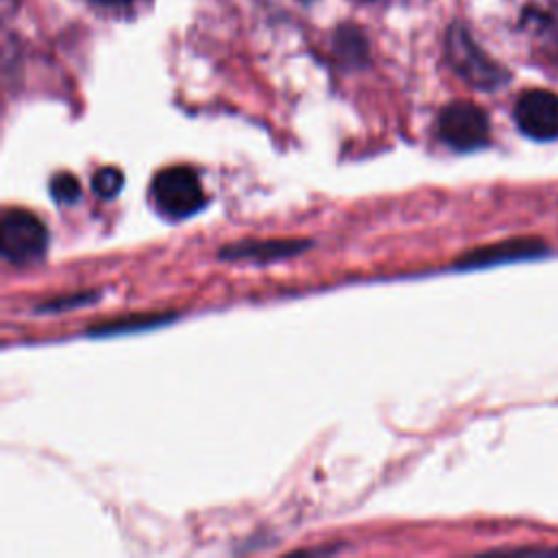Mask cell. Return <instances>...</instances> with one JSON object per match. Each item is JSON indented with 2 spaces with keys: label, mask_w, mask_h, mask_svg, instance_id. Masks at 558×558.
<instances>
[{
  "label": "cell",
  "mask_w": 558,
  "mask_h": 558,
  "mask_svg": "<svg viewBox=\"0 0 558 558\" xmlns=\"http://www.w3.org/2000/svg\"><path fill=\"white\" fill-rule=\"evenodd\" d=\"M150 196L159 214L172 220L192 216L207 201L198 172L190 166H170L157 172L150 183Z\"/></svg>",
  "instance_id": "cell-1"
},
{
  "label": "cell",
  "mask_w": 558,
  "mask_h": 558,
  "mask_svg": "<svg viewBox=\"0 0 558 558\" xmlns=\"http://www.w3.org/2000/svg\"><path fill=\"white\" fill-rule=\"evenodd\" d=\"M48 248L46 225L28 209H7L0 222V253L11 264H33Z\"/></svg>",
  "instance_id": "cell-2"
},
{
  "label": "cell",
  "mask_w": 558,
  "mask_h": 558,
  "mask_svg": "<svg viewBox=\"0 0 558 558\" xmlns=\"http://www.w3.org/2000/svg\"><path fill=\"white\" fill-rule=\"evenodd\" d=\"M447 54L453 70L480 89H495L508 81V72L473 41L464 26L453 24L447 33Z\"/></svg>",
  "instance_id": "cell-3"
},
{
  "label": "cell",
  "mask_w": 558,
  "mask_h": 558,
  "mask_svg": "<svg viewBox=\"0 0 558 558\" xmlns=\"http://www.w3.org/2000/svg\"><path fill=\"white\" fill-rule=\"evenodd\" d=\"M490 122L482 107L456 100L438 113V135L456 150H473L488 142Z\"/></svg>",
  "instance_id": "cell-4"
},
{
  "label": "cell",
  "mask_w": 558,
  "mask_h": 558,
  "mask_svg": "<svg viewBox=\"0 0 558 558\" xmlns=\"http://www.w3.org/2000/svg\"><path fill=\"white\" fill-rule=\"evenodd\" d=\"M514 122L532 140L558 135V94L549 89H527L514 105Z\"/></svg>",
  "instance_id": "cell-5"
},
{
  "label": "cell",
  "mask_w": 558,
  "mask_h": 558,
  "mask_svg": "<svg viewBox=\"0 0 558 558\" xmlns=\"http://www.w3.org/2000/svg\"><path fill=\"white\" fill-rule=\"evenodd\" d=\"M545 251L543 242L523 238V240H508L499 242L493 246H484L477 251H471L469 255L458 259L460 268H475V266H490V264H501L508 259H523V257H534Z\"/></svg>",
  "instance_id": "cell-6"
},
{
  "label": "cell",
  "mask_w": 558,
  "mask_h": 558,
  "mask_svg": "<svg viewBox=\"0 0 558 558\" xmlns=\"http://www.w3.org/2000/svg\"><path fill=\"white\" fill-rule=\"evenodd\" d=\"M310 246L307 240H246L231 246H225L220 251V257L225 259H255V262H268V259H283L290 255H296Z\"/></svg>",
  "instance_id": "cell-7"
},
{
  "label": "cell",
  "mask_w": 558,
  "mask_h": 558,
  "mask_svg": "<svg viewBox=\"0 0 558 558\" xmlns=\"http://www.w3.org/2000/svg\"><path fill=\"white\" fill-rule=\"evenodd\" d=\"M525 24L534 26V31L541 33L543 41L549 48V54L558 61V4L530 9L525 13Z\"/></svg>",
  "instance_id": "cell-8"
},
{
  "label": "cell",
  "mask_w": 558,
  "mask_h": 558,
  "mask_svg": "<svg viewBox=\"0 0 558 558\" xmlns=\"http://www.w3.org/2000/svg\"><path fill=\"white\" fill-rule=\"evenodd\" d=\"M172 316H161V314H140V316H126V318H116V320H107V323H98L94 327H89V333L94 336H111V333H129V331H140V329H148L155 325H163L168 323Z\"/></svg>",
  "instance_id": "cell-9"
},
{
  "label": "cell",
  "mask_w": 558,
  "mask_h": 558,
  "mask_svg": "<svg viewBox=\"0 0 558 558\" xmlns=\"http://www.w3.org/2000/svg\"><path fill=\"white\" fill-rule=\"evenodd\" d=\"M122 185H124V174L113 166L100 168L92 179V190L102 198H113Z\"/></svg>",
  "instance_id": "cell-10"
},
{
  "label": "cell",
  "mask_w": 558,
  "mask_h": 558,
  "mask_svg": "<svg viewBox=\"0 0 558 558\" xmlns=\"http://www.w3.org/2000/svg\"><path fill=\"white\" fill-rule=\"evenodd\" d=\"M50 194L57 203H76L81 198V183L74 174L70 172H59L57 177H52L50 181Z\"/></svg>",
  "instance_id": "cell-11"
},
{
  "label": "cell",
  "mask_w": 558,
  "mask_h": 558,
  "mask_svg": "<svg viewBox=\"0 0 558 558\" xmlns=\"http://www.w3.org/2000/svg\"><path fill=\"white\" fill-rule=\"evenodd\" d=\"M96 4H102V7H113V9H120V7H126L131 4L133 0H94Z\"/></svg>",
  "instance_id": "cell-12"
}]
</instances>
